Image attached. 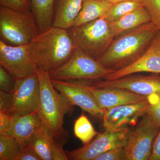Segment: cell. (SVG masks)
<instances>
[{
	"mask_svg": "<svg viewBox=\"0 0 160 160\" xmlns=\"http://www.w3.org/2000/svg\"><path fill=\"white\" fill-rule=\"evenodd\" d=\"M159 30L150 22L120 35L113 39L98 61L114 71L124 69L144 54Z\"/></svg>",
	"mask_w": 160,
	"mask_h": 160,
	"instance_id": "cell-1",
	"label": "cell"
},
{
	"mask_svg": "<svg viewBox=\"0 0 160 160\" xmlns=\"http://www.w3.org/2000/svg\"><path fill=\"white\" fill-rule=\"evenodd\" d=\"M29 47L37 68L49 73L67 62L77 46L69 30L52 26L39 33Z\"/></svg>",
	"mask_w": 160,
	"mask_h": 160,
	"instance_id": "cell-2",
	"label": "cell"
},
{
	"mask_svg": "<svg viewBox=\"0 0 160 160\" xmlns=\"http://www.w3.org/2000/svg\"><path fill=\"white\" fill-rule=\"evenodd\" d=\"M37 73L40 84L38 111L47 129L64 145L69 138L63 126L64 116L73 106L54 88L49 72L37 68Z\"/></svg>",
	"mask_w": 160,
	"mask_h": 160,
	"instance_id": "cell-3",
	"label": "cell"
},
{
	"mask_svg": "<svg viewBox=\"0 0 160 160\" xmlns=\"http://www.w3.org/2000/svg\"><path fill=\"white\" fill-rule=\"evenodd\" d=\"M40 33L31 10L18 11L0 6V38L7 45H29Z\"/></svg>",
	"mask_w": 160,
	"mask_h": 160,
	"instance_id": "cell-4",
	"label": "cell"
},
{
	"mask_svg": "<svg viewBox=\"0 0 160 160\" xmlns=\"http://www.w3.org/2000/svg\"><path fill=\"white\" fill-rule=\"evenodd\" d=\"M75 44L95 59L98 60L114 39L109 22L103 17L69 29Z\"/></svg>",
	"mask_w": 160,
	"mask_h": 160,
	"instance_id": "cell-5",
	"label": "cell"
},
{
	"mask_svg": "<svg viewBox=\"0 0 160 160\" xmlns=\"http://www.w3.org/2000/svg\"><path fill=\"white\" fill-rule=\"evenodd\" d=\"M106 68L77 46L69 60L49 72L52 79L66 81H94L103 79L114 72Z\"/></svg>",
	"mask_w": 160,
	"mask_h": 160,
	"instance_id": "cell-6",
	"label": "cell"
},
{
	"mask_svg": "<svg viewBox=\"0 0 160 160\" xmlns=\"http://www.w3.org/2000/svg\"><path fill=\"white\" fill-rule=\"evenodd\" d=\"M160 126L146 113L129 132L124 147V160H149Z\"/></svg>",
	"mask_w": 160,
	"mask_h": 160,
	"instance_id": "cell-7",
	"label": "cell"
},
{
	"mask_svg": "<svg viewBox=\"0 0 160 160\" xmlns=\"http://www.w3.org/2000/svg\"><path fill=\"white\" fill-rule=\"evenodd\" d=\"M12 93L11 105L7 112L12 116L22 115L38 110L40 84L37 73L17 79Z\"/></svg>",
	"mask_w": 160,
	"mask_h": 160,
	"instance_id": "cell-8",
	"label": "cell"
},
{
	"mask_svg": "<svg viewBox=\"0 0 160 160\" xmlns=\"http://www.w3.org/2000/svg\"><path fill=\"white\" fill-rule=\"evenodd\" d=\"M131 129H106L104 132L99 133L93 141L85 144L81 148L72 151L66 150V155L70 160H94L105 152L125 147Z\"/></svg>",
	"mask_w": 160,
	"mask_h": 160,
	"instance_id": "cell-9",
	"label": "cell"
},
{
	"mask_svg": "<svg viewBox=\"0 0 160 160\" xmlns=\"http://www.w3.org/2000/svg\"><path fill=\"white\" fill-rule=\"evenodd\" d=\"M0 65L16 79L28 77L37 70L30 54L29 44L12 46L0 41Z\"/></svg>",
	"mask_w": 160,
	"mask_h": 160,
	"instance_id": "cell-10",
	"label": "cell"
},
{
	"mask_svg": "<svg viewBox=\"0 0 160 160\" xmlns=\"http://www.w3.org/2000/svg\"><path fill=\"white\" fill-rule=\"evenodd\" d=\"M55 88L70 104L80 108L98 118L102 119L104 111L100 109L85 81H66L51 78Z\"/></svg>",
	"mask_w": 160,
	"mask_h": 160,
	"instance_id": "cell-11",
	"label": "cell"
},
{
	"mask_svg": "<svg viewBox=\"0 0 160 160\" xmlns=\"http://www.w3.org/2000/svg\"><path fill=\"white\" fill-rule=\"evenodd\" d=\"M87 82L98 88L125 89L146 96L160 93V76L157 73L149 76L132 74L111 81L99 79Z\"/></svg>",
	"mask_w": 160,
	"mask_h": 160,
	"instance_id": "cell-12",
	"label": "cell"
},
{
	"mask_svg": "<svg viewBox=\"0 0 160 160\" xmlns=\"http://www.w3.org/2000/svg\"><path fill=\"white\" fill-rule=\"evenodd\" d=\"M149 106L148 98L139 102L126 104L104 111L103 126L106 129L118 130L135 127L146 114Z\"/></svg>",
	"mask_w": 160,
	"mask_h": 160,
	"instance_id": "cell-13",
	"label": "cell"
},
{
	"mask_svg": "<svg viewBox=\"0 0 160 160\" xmlns=\"http://www.w3.org/2000/svg\"><path fill=\"white\" fill-rule=\"evenodd\" d=\"M141 72L160 74V30L152 38L146 52L138 60L124 69L110 73L102 80L111 81Z\"/></svg>",
	"mask_w": 160,
	"mask_h": 160,
	"instance_id": "cell-14",
	"label": "cell"
},
{
	"mask_svg": "<svg viewBox=\"0 0 160 160\" xmlns=\"http://www.w3.org/2000/svg\"><path fill=\"white\" fill-rule=\"evenodd\" d=\"M38 110L22 115L12 116L7 133L15 138L22 148L30 146L36 136L44 126Z\"/></svg>",
	"mask_w": 160,
	"mask_h": 160,
	"instance_id": "cell-15",
	"label": "cell"
},
{
	"mask_svg": "<svg viewBox=\"0 0 160 160\" xmlns=\"http://www.w3.org/2000/svg\"><path fill=\"white\" fill-rule=\"evenodd\" d=\"M87 88L100 109L105 110L126 104L145 101L148 96L119 88H101L94 87L85 81Z\"/></svg>",
	"mask_w": 160,
	"mask_h": 160,
	"instance_id": "cell-16",
	"label": "cell"
},
{
	"mask_svg": "<svg viewBox=\"0 0 160 160\" xmlns=\"http://www.w3.org/2000/svg\"><path fill=\"white\" fill-rule=\"evenodd\" d=\"M30 146L42 160H68L63 144L58 141L44 126Z\"/></svg>",
	"mask_w": 160,
	"mask_h": 160,
	"instance_id": "cell-17",
	"label": "cell"
},
{
	"mask_svg": "<svg viewBox=\"0 0 160 160\" xmlns=\"http://www.w3.org/2000/svg\"><path fill=\"white\" fill-rule=\"evenodd\" d=\"M83 0H55L52 26L69 30L72 26Z\"/></svg>",
	"mask_w": 160,
	"mask_h": 160,
	"instance_id": "cell-18",
	"label": "cell"
},
{
	"mask_svg": "<svg viewBox=\"0 0 160 160\" xmlns=\"http://www.w3.org/2000/svg\"><path fill=\"white\" fill-rule=\"evenodd\" d=\"M151 22L149 12L141 6L114 22H109L112 32L115 38Z\"/></svg>",
	"mask_w": 160,
	"mask_h": 160,
	"instance_id": "cell-19",
	"label": "cell"
},
{
	"mask_svg": "<svg viewBox=\"0 0 160 160\" xmlns=\"http://www.w3.org/2000/svg\"><path fill=\"white\" fill-rule=\"evenodd\" d=\"M112 5L106 0H83L82 9L72 27L81 26L102 17Z\"/></svg>",
	"mask_w": 160,
	"mask_h": 160,
	"instance_id": "cell-20",
	"label": "cell"
},
{
	"mask_svg": "<svg viewBox=\"0 0 160 160\" xmlns=\"http://www.w3.org/2000/svg\"><path fill=\"white\" fill-rule=\"evenodd\" d=\"M55 0H30L31 10L36 20L40 33L53 25Z\"/></svg>",
	"mask_w": 160,
	"mask_h": 160,
	"instance_id": "cell-21",
	"label": "cell"
},
{
	"mask_svg": "<svg viewBox=\"0 0 160 160\" xmlns=\"http://www.w3.org/2000/svg\"><path fill=\"white\" fill-rule=\"evenodd\" d=\"M142 6L143 0H127L115 3L103 17L108 22H114Z\"/></svg>",
	"mask_w": 160,
	"mask_h": 160,
	"instance_id": "cell-22",
	"label": "cell"
},
{
	"mask_svg": "<svg viewBox=\"0 0 160 160\" xmlns=\"http://www.w3.org/2000/svg\"><path fill=\"white\" fill-rule=\"evenodd\" d=\"M22 147L15 138L0 135V160H16Z\"/></svg>",
	"mask_w": 160,
	"mask_h": 160,
	"instance_id": "cell-23",
	"label": "cell"
},
{
	"mask_svg": "<svg viewBox=\"0 0 160 160\" xmlns=\"http://www.w3.org/2000/svg\"><path fill=\"white\" fill-rule=\"evenodd\" d=\"M74 133L85 145L90 142L99 132L95 130L88 118L83 113L75 122Z\"/></svg>",
	"mask_w": 160,
	"mask_h": 160,
	"instance_id": "cell-24",
	"label": "cell"
},
{
	"mask_svg": "<svg viewBox=\"0 0 160 160\" xmlns=\"http://www.w3.org/2000/svg\"><path fill=\"white\" fill-rule=\"evenodd\" d=\"M143 4L149 12L152 22L160 30V0H143Z\"/></svg>",
	"mask_w": 160,
	"mask_h": 160,
	"instance_id": "cell-25",
	"label": "cell"
},
{
	"mask_svg": "<svg viewBox=\"0 0 160 160\" xmlns=\"http://www.w3.org/2000/svg\"><path fill=\"white\" fill-rule=\"evenodd\" d=\"M149 106L147 113L160 126V93L148 96Z\"/></svg>",
	"mask_w": 160,
	"mask_h": 160,
	"instance_id": "cell-26",
	"label": "cell"
},
{
	"mask_svg": "<svg viewBox=\"0 0 160 160\" xmlns=\"http://www.w3.org/2000/svg\"><path fill=\"white\" fill-rule=\"evenodd\" d=\"M16 79L9 72L0 66V89L3 91L12 92L14 88Z\"/></svg>",
	"mask_w": 160,
	"mask_h": 160,
	"instance_id": "cell-27",
	"label": "cell"
},
{
	"mask_svg": "<svg viewBox=\"0 0 160 160\" xmlns=\"http://www.w3.org/2000/svg\"><path fill=\"white\" fill-rule=\"evenodd\" d=\"M0 5L18 11L31 10L30 0H0Z\"/></svg>",
	"mask_w": 160,
	"mask_h": 160,
	"instance_id": "cell-28",
	"label": "cell"
},
{
	"mask_svg": "<svg viewBox=\"0 0 160 160\" xmlns=\"http://www.w3.org/2000/svg\"><path fill=\"white\" fill-rule=\"evenodd\" d=\"M124 147H121L105 152L98 156L94 160H124Z\"/></svg>",
	"mask_w": 160,
	"mask_h": 160,
	"instance_id": "cell-29",
	"label": "cell"
},
{
	"mask_svg": "<svg viewBox=\"0 0 160 160\" xmlns=\"http://www.w3.org/2000/svg\"><path fill=\"white\" fill-rule=\"evenodd\" d=\"M16 160H42L31 146L22 148Z\"/></svg>",
	"mask_w": 160,
	"mask_h": 160,
	"instance_id": "cell-30",
	"label": "cell"
},
{
	"mask_svg": "<svg viewBox=\"0 0 160 160\" xmlns=\"http://www.w3.org/2000/svg\"><path fill=\"white\" fill-rule=\"evenodd\" d=\"M12 115L7 111H0V135L6 134L11 122Z\"/></svg>",
	"mask_w": 160,
	"mask_h": 160,
	"instance_id": "cell-31",
	"label": "cell"
},
{
	"mask_svg": "<svg viewBox=\"0 0 160 160\" xmlns=\"http://www.w3.org/2000/svg\"><path fill=\"white\" fill-rule=\"evenodd\" d=\"M12 93L1 90L0 91V111H8L11 105Z\"/></svg>",
	"mask_w": 160,
	"mask_h": 160,
	"instance_id": "cell-32",
	"label": "cell"
},
{
	"mask_svg": "<svg viewBox=\"0 0 160 160\" xmlns=\"http://www.w3.org/2000/svg\"><path fill=\"white\" fill-rule=\"evenodd\" d=\"M149 160H160V130L155 139Z\"/></svg>",
	"mask_w": 160,
	"mask_h": 160,
	"instance_id": "cell-33",
	"label": "cell"
},
{
	"mask_svg": "<svg viewBox=\"0 0 160 160\" xmlns=\"http://www.w3.org/2000/svg\"><path fill=\"white\" fill-rule=\"evenodd\" d=\"M112 4H115V3L119 2H122V1H127V0H106Z\"/></svg>",
	"mask_w": 160,
	"mask_h": 160,
	"instance_id": "cell-34",
	"label": "cell"
}]
</instances>
